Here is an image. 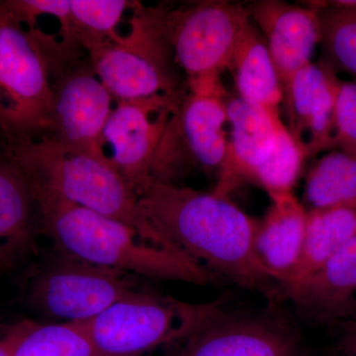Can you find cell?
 Returning a JSON list of instances; mask_svg holds the SVG:
<instances>
[{
    "instance_id": "cell-19",
    "label": "cell",
    "mask_w": 356,
    "mask_h": 356,
    "mask_svg": "<svg viewBox=\"0 0 356 356\" xmlns=\"http://www.w3.org/2000/svg\"><path fill=\"white\" fill-rule=\"evenodd\" d=\"M229 70L241 98L264 110L274 121L281 120L282 83L264 38L252 22L236 46Z\"/></svg>"
},
{
    "instance_id": "cell-3",
    "label": "cell",
    "mask_w": 356,
    "mask_h": 356,
    "mask_svg": "<svg viewBox=\"0 0 356 356\" xmlns=\"http://www.w3.org/2000/svg\"><path fill=\"white\" fill-rule=\"evenodd\" d=\"M30 181L63 198L133 229L144 242L156 245L137 194L102 156L58 144L49 137L4 144Z\"/></svg>"
},
{
    "instance_id": "cell-8",
    "label": "cell",
    "mask_w": 356,
    "mask_h": 356,
    "mask_svg": "<svg viewBox=\"0 0 356 356\" xmlns=\"http://www.w3.org/2000/svg\"><path fill=\"white\" fill-rule=\"evenodd\" d=\"M203 308L138 289L83 324L103 356H144L184 337Z\"/></svg>"
},
{
    "instance_id": "cell-11",
    "label": "cell",
    "mask_w": 356,
    "mask_h": 356,
    "mask_svg": "<svg viewBox=\"0 0 356 356\" xmlns=\"http://www.w3.org/2000/svg\"><path fill=\"white\" fill-rule=\"evenodd\" d=\"M79 51L63 47L51 67L53 126L46 137L102 156L98 143L114 98Z\"/></svg>"
},
{
    "instance_id": "cell-17",
    "label": "cell",
    "mask_w": 356,
    "mask_h": 356,
    "mask_svg": "<svg viewBox=\"0 0 356 356\" xmlns=\"http://www.w3.org/2000/svg\"><path fill=\"white\" fill-rule=\"evenodd\" d=\"M39 233L31 184L6 147H0V270H13L35 254Z\"/></svg>"
},
{
    "instance_id": "cell-23",
    "label": "cell",
    "mask_w": 356,
    "mask_h": 356,
    "mask_svg": "<svg viewBox=\"0 0 356 356\" xmlns=\"http://www.w3.org/2000/svg\"><path fill=\"white\" fill-rule=\"evenodd\" d=\"M134 3L128 0H70L77 43L89 53L115 38L122 16Z\"/></svg>"
},
{
    "instance_id": "cell-1",
    "label": "cell",
    "mask_w": 356,
    "mask_h": 356,
    "mask_svg": "<svg viewBox=\"0 0 356 356\" xmlns=\"http://www.w3.org/2000/svg\"><path fill=\"white\" fill-rule=\"evenodd\" d=\"M137 196L159 248L181 252L218 280L261 293L270 302L281 299L280 285L254 250L259 220L229 197L154 180Z\"/></svg>"
},
{
    "instance_id": "cell-15",
    "label": "cell",
    "mask_w": 356,
    "mask_h": 356,
    "mask_svg": "<svg viewBox=\"0 0 356 356\" xmlns=\"http://www.w3.org/2000/svg\"><path fill=\"white\" fill-rule=\"evenodd\" d=\"M225 104L229 132L226 156L213 192L229 197L240 185L252 181L254 170L273 153L276 125L282 120L274 121L264 110L238 95H226Z\"/></svg>"
},
{
    "instance_id": "cell-16",
    "label": "cell",
    "mask_w": 356,
    "mask_h": 356,
    "mask_svg": "<svg viewBox=\"0 0 356 356\" xmlns=\"http://www.w3.org/2000/svg\"><path fill=\"white\" fill-rule=\"evenodd\" d=\"M289 300L306 318L337 325L356 311V236L316 273L284 288Z\"/></svg>"
},
{
    "instance_id": "cell-2",
    "label": "cell",
    "mask_w": 356,
    "mask_h": 356,
    "mask_svg": "<svg viewBox=\"0 0 356 356\" xmlns=\"http://www.w3.org/2000/svg\"><path fill=\"white\" fill-rule=\"evenodd\" d=\"M30 184L42 233L51 238L60 254L152 280L199 286L219 282L214 274L187 255L144 242L123 222L70 202L42 185Z\"/></svg>"
},
{
    "instance_id": "cell-5",
    "label": "cell",
    "mask_w": 356,
    "mask_h": 356,
    "mask_svg": "<svg viewBox=\"0 0 356 356\" xmlns=\"http://www.w3.org/2000/svg\"><path fill=\"white\" fill-rule=\"evenodd\" d=\"M166 9L135 1L127 34L89 51L96 76L117 102L188 91L166 33Z\"/></svg>"
},
{
    "instance_id": "cell-7",
    "label": "cell",
    "mask_w": 356,
    "mask_h": 356,
    "mask_svg": "<svg viewBox=\"0 0 356 356\" xmlns=\"http://www.w3.org/2000/svg\"><path fill=\"white\" fill-rule=\"evenodd\" d=\"M163 356H311L297 327L274 305L257 312L204 304L195 324Z\"/></svg>"
},
{
    "instance_id": "cell-20",
    "label": "cell",
    "mask_w": 356,
    "mask_h": 356,
    "mask_svg": "<svg viewBox=\"0 0 356 356\" xmlns=\"http://www.w3.org/2000/svg\"><path fill=\"white\" fill-rule=\"evenodd\" d=\"M10 356H103L83 322L21 321L3 334Z\"/></svg>"
},
{
    "instance_id": "cell-10",
    "label": "cell",
    "mask_w": 356,
    "mask_h": 356,
    "mask_svg": "<svg viewBox=\"0 0 356 356\" xmlns=\"http://www.w3.org/2000/svg\"><path fill=\"white\" fill-rule=\"evenodd\" d=\"M136 290L131 274L60 254L33 278L28 301L44 317L84 322Z\"/></svg>"
},
{
    "instance_id": "cell-12",
    "label": "cell",
    "mask_w": 356,
    "mask_h": 356,
    "mask_svg": "<svg viewBox=\"0 0 356 356\" xmlns=\"http://www.w3.org/2000/svg\"><path fill=\"white\" fill-rule=\"evenodd\" d=\"M184 95H154L117 102L98 147L137 194L147 184L152 161L170 115Z\"/></svg>"
},
{
    "instance_id": "cell-32",
    "label": "cell",
    "mask_w": 356,
    "mask_h": 356,
    "mask_svg": "<svg viewBox=\"0 0 356 356\" xmlns=\"http://www.w3.org/2000/svg\"><path fill=\"white\" fill-rule=\"evenodd\" d=\"M0 329H1V324H0Z\"/></svg>"
},
{
    "instance_id": "cell-28",
    "label": "cell",
    "mask_w": 356,
    "mask_h": 356,
    "mask_svg": "<svg viewBox=\"0 0 356 356\" xmlns=\"http://www.w3.org/2000/svg\"><path fill=\"white\" fill-rule=\"evenodd\" d=\"M339 337L334 351L339 356H356V320L337 324Z\"/></svg>"
},
{
    "instance_id": "cell-30",
    "label": "cell",
    "mask_w": 356,
    "mask_h": 356,
    "mask_svg": "<svg viewBox=\"0 0 356 356\" xmlns=\"http://www.w3.org/2000/svg\"><path fill=\"white\" fill-rule=\"evenodd\" d=\"M327 356H339L337 355L336 351H332V353H330V355H327Z\"/></svg>"
},
{
    "instance_id": "cell-24",
    "label": "cell",
    "mask_w": 356,
    "mask_h": 356,
    "mask_svg": "<svg viewBox=\"0 0 356 356\" xmlns=\"http://www.w3.org/2000/svg\"><path fill=\"white\" fill-rule=\"evenodd\" d=\"M318 11L327 63L356 77V7L309 2Z\"/></svg>"
},
{
    "instance_id": "cell-27",
    "label": "cell",
    "mask_w": 356,
    "mask_h": 356,
    "mask_svg": "<svg viewBox=\"0 0 356 356\" xmlns=\"http://www.w3.org/2000/svg\"><path fill=\"white\" fill-rule=\"evenodd\" d=\"M337 149L356 154V79L339 81L334 105Z\"/></svg>"
},
{
    "instance_id": "cell-26",
    "label": "cell",
    "mask_w": 356,
    "mask_h": 356,
    "mask_svg": "<svg viewBox=\"0 0 356 356\" xmlns=\"http://www.w3.org/2000/svg\"><path fill=\"white\" fill-rule=\"evenodd\" d=\"M2 4L14 19L29 29L35 28L39 16H54L60 22L63 43L81 47L74 37L70 0H6Z\"/></svg>"
},
{
    "instance_id": "cell-9",
    "label": "cell",
    "mask_w": 356,
    "mask_h": 356,
    "mask_svg": "<svg viewBox=\"0 0 356 356\" xmlns=\"http://www.w3.org/2000/svg\"><path fill=\"white\" fill-rule=\"evenodd\" d=\"M226 95L185 93L159 140L149 170L151 180L181 185L195 172L218 177L228 136Z\"/></svg>"
},
{
    "instance_id": "cell-25",
    "label": "cell",
    "mask_w": 356,
    "mask_h": 356,
    "mask_svg": "<svg viewBox=\"0 0 356 356\" xmlns=\"http://www.w3.org/2000/svg\"><path fill=\"white\" fill-rule=\"evenodd\" d=\"M306 159L305 154L281 121L276 125L273 153L254 170L252 182L261 185L268 195L292 192Z\"/></svg>"
},
{
    "instance_id": "cell-22",
    "label": "cell",
    "mask_w": 356,
    "mask_h": 356,
    "mask_svg": "<svg viewBox=\"0 0 356 356\" xmlns=\"http://www.w3.org/2000/svg\"><path fill=\"white\" fill-rule=\"evenodd\" d=\"M307 210L356 209V154L336 149L318 159L307 175Z\"/></svg>"
},
{
    "instance_id": "cell-21",
    "label": "cell",
    "mask_w": 356,
    "mask_h": 356,
    "mask_svg": "<svg viewBox=\"0 0 356 356\" xmlns=\"http://www.w3.org/2000/svg\"><path fill=\"white\" fill-rule=\"evenodd\" d=\"M355 236L356 209L307 210L301 255L291 282L286 287L316 273Z\"/></svg>"
},
{
    "instance_id": "cell-14",
    "label": "cell",
    "mask_w": 356,
    "mask_h": 356,
    "mask_svg": "<svg viewBox=\"0 0 356 356\" xmlns=\"http://www.w3.org/2000/svg\"><path fill=\"white\" fill-rule=\"evenodd\" d=\"M250 16L262 33L284 89L300 70L311 64L321 44L320 19L315 7L275 0L254 2Z\"/></svg>"
},
{
    "instance_id": "cell-29",
    "label": "cell",
    "mask_w": 356,
    "mask_h": 356,
    "mask_svg": "<svg viewBox=\"0 0 356 356\" xmlns=\"http://www.w3.org/2000/svg\"><path fill=\"white\" fill-rule=\"evenodd\" d=\"M0 356H10L8 348L3 337H0Z\"/></svg>"
},
{
    "instance_id": "cell-13",
    "label": "cell",
    "mask_w": 356,
    "mask_h": 356,
    "mask_svg": "<svg viewBox=\"0 0 356 356\" xmlns=\"http://www.w3.org/2000/svg\"><path fill=\"white\" fill-rule=\"evenodd\" d=\"M339 83L327 62L311 63L283 89L286 128L306 158L336 147L334 105Z\"/></svg>"
},
{
    "instance_id": "cell-6",
    "label": "cell",
    "mask_w": 356,
    "mask_h": 356,
    "mask_svg": "<svg viewBox=\"0 0 356 356\" xmlns=\"http://www.w3.org/2000/svg\"><path fill=\"white\" fill-rule=\"evenodd\" d=\"M250 22V6L227 1H199L166 9V33L188 91L226 95L221 74L229 70Z\"/></svg>"
},
{
    "instance_id": "cell-18",
    "label": "cell",
    "mask_w": 356,
    "mask_h": 356,
    "mask_svg": "<svg viewBox=\"0 0 356 356\" xmlns=\"http://www.w3.org/2000/svg\"><path fill=\"white\" fill-rule=\"evenodd\" d=\"M271 206L254 234V250L262 264L282 289L291 282L298 266L307 209L292 192L269 195Z\"/></svg>"
},
{
    "instance_id": "cell-31",
    "label": "cell",
    "mask_w": 356,
    "mask_h": 356,
    "mask_svg": "<svg viewBox=\"0 0 356 356\" xmlns=\"http://www.w3.org/2000/svg\"><path fill=\"white\" fill-rule=\"evenodd\" d=\"M351 320H356V311H355V316H353V318H351Z\"/></svg>"
},
{
    "instance_id": "cell-4",
    "label": "cell",
    "mask_w": 356,
    "mask_h": 356,
    "mask_svg": "<svg viewBox=\"0 0 356 356\" xmlns=\"http://www.w3.org/2000/svg\"><path fill=\"white\" fill-rule=\"evenodd\" d=\"M60 46L36 27L23 29L0 1V131L6 145L50 134L51 67Z\"/></svg>"
}]
</instances>
